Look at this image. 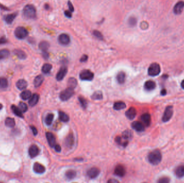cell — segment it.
Segmentation results:
<instances>
[{
    "label": "cell",
    "instance_id": "obj_25",
    "mask_svg": "<svg viewBox=\"0 0 184 183\" xmlns=\"http://www.w3.org/2000/svg\"><path fill=\"white\" fill-rule=\"evenodd\" d=\"M126 108V105L123 102H117L115 103L114 104L113 108L115 110H121L122 109H124Z\"/></svg>",
    "mask_w": 184,
    "mask_h": 183
},
{
    "label": "cell",
    "instance_id": "obj_38",
    "mask_svg": "<svg viewBox=\"0 0 184 183\" xmlns=\"http://www.w3.org/2000/svg\"><path fill=\"white\" fill-rule=\"evenodd\" d=\"M10 55V52L8 49H3L0 50V60L7 58Z\"/></svg>",
    "mask_w": 184,
    "mask_h": 183
},
{
    "label": "cell",
    "instance_id": "obj_4",
    "mask_svg": "<svg viewBox=\"0 0 184 183\" xmlns=\"http://www.w3.org/2000/svg\"><path fill=\"white\" fill-rule=\"evenodd\" d=\"M160 73V67L159 64L153 63L148 69V74L151 76L158 75Z\"/></svg>",
    "mask_w": 184,
    "mask_h": 183
},
{
    "label": "cell",
    "instance_id": "obj_15",
    "mask_svg": "<svg viewBox=\"0 0 184 183\" xmlns=\"http://www.w3.org/2000/svg\"><path fill=\"white\" fill-rule=\"evenodd\" d=\"M184 8V2L180 1L176 4L173 8L174 13L176 15H179L183 11Z\"/></svg>",
    "mask_w": 184,
    "mask_h": 183
},
{
    "label": "cell",
    "instance_id": "obj_30",
    "mask_svg": "<svg viewBox=\"0 0 184 183\" xmlns=\"http://www.w3.org/2000/svg\"><path fill=\"white\" fill-rule=\"evenodd\" d=\"M132 136H133V135H132V131L128 129V130H125V131L123 132L122 137L124 139L129 141V140H131L132 139Z\"/></svg>",
    "mask_w": 184,
    "mask_h": 183
},
{
    "label": "cell",
    "instance_id": "obj_50",
    "mask_svg": "<svg viewBox=\"0 0 184 183\" xmlns=\"http://www.w3.org/2000/svg\"><path fill=\"white\" fill-rule=\"evenodd\" d=\"M7 42V40L4 37H1L0 38V44H5Z\"/></svg>",
    "mask_w": 184,
    "mask_h": 183
},
{
    "label": "cell",
    "instance_id": "obj_11",
    "mask_svg": "<svg viewBox=\"0 0 184 183\" xmlns=\"http://www.w3.org/2000/svg\"><path fill=\"white\" fill-rule=\"evenodd\" d=\"M46 136L50 146L51 147H55L56 144V140L55 136L51 132H47L46 133Z\"/></svg>",
    "mask_w": 184,
    "mask_h": 183
},
{
    "label": "cell",
    "instance_id": "obj_54",
    "mask_svg": "<svg viewBox=\"0 0 184 183\" xmlns=\"http://www.w3.org/2000/svg\"><path fill=\"white\" fill-rule=\"evenodd\" d=\"M107 183H120L118 180H117L116 179H110L108 180Z\"/></svg>",
    "mask_w": 184,
    "mask_h": 183
},
{
    "label": "cell",
    "instance_id": "obj_46",
    "mask_svg": "<svg viewBox=\"0 0 184 183\" xmlns=\"http://www.w3.org/2000/svg\"><path fill=\"white\" fill-rule=\"evenodd\" d=\"M93 33V35L95 37H96L97 38L99 39L100 40H102L104 39L103 35H102V33L100 31H99L97 30H94Z\"/></svg>",
    "mask_w": 184,
    "mask_h": 183
},
{
    "label": "cell",
    "instance_id": "obj_26",
    "mask_svg": "<svg viewBox=\"0 0 184 183\" xmlns=\"http://www.w3.org/2000/svg\"><path fill=\"white\" fill-rule=\"evenodd\" d=\"M74 137L72 134H70L65 140V143L68 147H71L74 144Z\"/></svg>",
    "mask_w": 184,
    "mask_h": 183
},
{
    "label": "cell",
    "instance_id": "obj_24",
    "mask_svg": "<svg viewBox=\"0 0 184 183\" xmlns=\"http://www.w3.org/2000/svg\"><path fill=\"white\" fill-rule=\"evenodd\" d=\"M44 81V77L42 75H38L36 76V78L34 80V85L35 87H39L42 85Z\"/></svg>",
    "mask_w": 184,
    "mask_h": 183
},
{
    "label": "cell",
    "instance_id": "obj_19",
    "mask_svg": "<svg viewBox=\"0 0 184 183\" xmlns=\"http://www.w3.org/2000/svg\"><path fill=\"white\" fill-rule=\"evenodd\" d=\"M141 120L146 126H149L151 123V115L149 113H144L141 116Z\"/></svg>",
    "mask_w": 184,
    "mask_h": 183
},
{
    "label": "cell",
    "instance_id": "obj_39",
    "mask_svg": "<svg viewBox=\"0 0 184 183\" xmlns=\"http://www.w3.org/2000/svg\"><path fill=\"white\" fill-rule=\"evenodd\" d=\"M93 100H101L103 98V95H102V92L100 91H97L95 92L91 97Z\"/></svg>",
    "mask_w": 184,
    "mask_h": 183
},
{
    "label": "cell",
    "instance_id": "obj_41",
    "mask_svg": "<svg viewBox=\"0 0 184 183\" xmlns=\"http://www.w3.org/2000/svg\"><path fill=\"white\" fill-rule=\"evenodd\" d=\"M52 66L51 64H44L43 66L42 67V72L44 73V74H48L49 72L51 71L52 69Z\"/></svg>",
    "mask_w": 184,
    "mask_h": 183
},
{
    "label": "cell",
    "instance_id": "obj_14",
    "mask_svg": "<svg viewBox=\"0 0 184 183\" xmlns=\"http://www.w3.org/2000/svg\"><path fill=\"white\" fill-rule=\"evenodd\" d=\"M58 40L60 44L64 45H68L70 43V36L67 34H61L58 37Z\"/></svg>",
    "mask_w": 184,
    "mask_h": 183
},
{
    "label": "cell",
    "instance_id": "obj_21",
    "mask_svg": "<svg viewBox=\"0 0 184 183\" xmlns=\"http://www.w3.org/2000/svg\"><path fill=\"white\" fill-rule=\"evenodd\" d=\"M39 98H40V96L38 94H33L29 101V104L30 105V106H34L35 105H36L39 100Z\"/></svg>",
    "mask_w": 184,
    "mask_h": 183
},
{
    "label": "cell",
    "instance_id": "obj_48",
    "mask_svg": "<svg viewBox=\"0 0 184 183\" xmlns=\"http://www.w3.org/2000/svg\"><path fill=\"white\" fill-rule=\"evenodd\" d=\"M88 56H87V55H83V56H82V57L81 58V59H80V62H86L88 59Z\"/></svg>",
    "mask_w": 184,
    "mask_h": 183
},
{
    "label": "cell",
    "instance_id": "obj_32",
    "mask_svg": "<svg viewBox=\"0 0 184 183\" xmlns=\"http://www.w3.org/2000/svg\"><path fill=\"white\" fill-rule=\"evenodd\" d=\"M50 47V44L48 41H41L39 44V47L43 52H46V51Z\"/></svg>",
    "mask_w": 184,
    "mask_h": 183
},
{
    "label": "cell",
    "instance_id": "obj_43",
    "mask_svg": "<svg viewBox=\"0 0 184 183\" xmlns=\"http://www.w3.org/2000/svg\"><path fill=\"white\" fill-rule=\"evenodd\" d=\"M170 179L168 177L166 176H162L160 177L157 180V183H170Z\"/></svg>",
    "mask_w": 184,
    "mask_h": 183
},
{
    "label": "cell",
    "instance_id": "obj_20",
    "mask_svg": "<svg viewBox=\"0 0 184 183\" xmlns=\"http://www.w3.org/2000/svg\"><path fill=\"white\" fill-rule=\"evenodd\" d=\"M156 86V83L154 81H151V80L147 81L144 84V88L146 90H148V91L153 90V89H155Z\"/></svg>",
    "mask_w": 184,
    "mask_h": 183
},
{
    "label": "cell",
    "instance_id": "obj_6",
    "mask_svg": "<svg viewBox=\"0 0 184 183\" xmlns=\"http://www.w3.org/2000/svg\"><path fill=\"white\" fill-rule=\"evenodd\" d=\"M15 35L18 39H24L28 35V31L24 27L19 26L15 29Z\"/></svg>",
    "mask_w": 184,
    "mask_h": 183
},
{
    "label": "cell",
    "instance_id": "obj_35",
    "mask_svg": "<svg viewBox=\"0 0 184 183\" xmlns=\"http://www.w3.org/2000/svg\"><path fill=\"white\" fill-rule=\"evenodd\" d=\"M20 97L23 100H27L31 97V92L29 90H24L20 94Z\"/></svg>",
    "mask_w": 184,
    "mask_h": 183
},
{
    "label": "cell",
    "instance_id": "obj_13",
    "mask_svg": "<svg viewBox=\"0 0 184 183\" xmlns=\"http://www.w3.org/2000/svg\"><path fill=\"white\" fill-rule=\"evenodd\" d=\"M33 169L35 172L38 174H42L45 171V167L42 164L38 162L34 163Z\"/></svg>",
    "mask_w": 184,
    "mask_h": 183
},
{
    "label": "cell",
    "instance_id": "obj_29",
    "mask_svg": "<svg viewBox=\"0 0 184 183\" xmlns=\"http://www.w3.org/2000/svg\"><path fill=\"white\" fill-rule=\"evenodd\" d=\"M14 53L19 59L24 60L27 58V54L25 53V52L20 49H15L14 51Z\"/></svg>",
    "mask_w": 184,
    "mask_h": 183
},
{
    "label": "cell",
    "instance_id": "obj_9",
    "mask_svg": "<svg viewBox=\"0 0 184 183\" xmlns=\"http://www.w3.org/2000/svg\"><path fill=\"white\" fill-rule=\"evenodd\" d=\"M40 153L39 148L36 144H32L29 149V154L31 158H34Z\"/></svg>",
    "mask_w": 184,
    "mask_h": 183
},
{
    "label": "cell",
    "instance_id": "obj_10",
    "mask_svg": "<svg viewBox=\"0 0 184 183\" xmlns=\"http://www.w3.org/2000/svg\"><path fill=\"white\" fill-rule=\"evenodd\" d=\"M100 172V170L98 168L93 167L89 169L87 171V176L90 178L94 179L99 175Z\"/></svg>",
    "mask_w": 184,
    "mask_h": 183
},
{
    "label": "cell",
    "instance_id": "obj_47",
    "mask_svg": "<svg viewBox=\"0 0 184 183\" xmlns=\"http://www.w3.org/2000/svg\"><path fill=\"white\" fill-rule=\"evenodd\" d=\"M128 22H129V24L130 26H135L136 25V23H137V20H136V19L135 17H130L129 18Z\"/></svg>",
    "mask_w": 184,
    "mask_h": 183
},
{
    "label": "cell",
    "instance_id": "obj_2",
    "mask_svg": "<svg viewBox=\"0 0 184 183\" xmlns=\"http://www.w3.org/2000/svg\"><path fill=\"white\" fill-rule=\"evenodd\" d=\"M23 14L28 18L34 19L36 17V8L31 4H28L23 9Z\"/></svg>",
    "mask_w": 184,
    "mask_h": 183
},
{
    "label": "cell",
    "instance_id": "obj_52",
    "mask_svg": "<svg viewBox=\"0 0 184 183\" xmlns=\"http://www.w3.org/2000/svg\"><path fill=\"white\" fill-rule=\"evenodd\" d=\"M68 5L69 9H70V11H71V12H74L73 6V5H72V3H71L70 1H69L68 2Z\"/></svg>",
    "mask_w": 184,
    "mask_h": 183
},
{
    "label": "cell",
    "instance_id": "obj_8",
    "mask_svg": "<svg viewBox=\"0 0 184 183\" xmlns=\"http://www.w3.org/2000/svg\"><path fill=\"white\" fill-rule=\"evenodd\" d=\"M114 174L115 175L122 177L124 176L126 174L125 168L122 165H117L115 168Z\"/></svg>",
    "mask_w": 184,
    "mask_h": 183
},
{
    "label": "cell",
    "instance_id": "obj_23",
    "mask_svg": "<svg viewBox=\"0 0 184 183\" xmlns=\"http://www.w3.org/2000/svg\"><path fill=\"white\" fill-rule=\"evenodd\" d=\"M115 141L118 144L121 145L124 147H126L128 145V142H129L128 141L124 139L122 136H116L115 138Z\"/></svg>",
    "mask_w": 184,
    "mask_h": 183
},
{
    "label": "cell",
    "instance_id": "obj_44",
    "mask_svg": "<svg viewBox=\"0 0 184 183\" xmlns=\"http://www.w3.org/2000/svg\"><path fill=\"white\" fill-rule=\"evenodd\" d=\"M78 98H79V100L80 102V104H81L82 108H87V102L86 100H85L84 97H82L81 96L79 97Z\"/></svg>",
    "mask_w": 184,
    "mask_h": 183
},
{
    "label": "cell",
    "instance_id": "obj_17",
    "mask_svg": "<svg viewBox=\"0 0 184 183\" xmlns=\"http://www.w3.org/2000/svg\"><path fill=\"white\" fill-rule=\"evenodd\" d=\"M132 128L137 131H144V126L143 124L140 121H134L132 124Z\"/></svg>",
    "mask_w": 184,
    "mask_h": 183
},
{
    "label": "cell",
    "instance_id": "obj_1",
    "mask_svg": "<svg viewBox=\"0 0 184 183\" xmlns=\"http://www.w3.org/2000/svg\"><path fill=\"white\" fill-rule=\"evenodd\" d=\"M162 159V155L158 149H156L149 154L148 159L149 162L152 165H156L160 163Z\"/></svg>",
    "mask_w": 184,
    "mask_h": 183
},
{
    "label": "cell",
    "instance_id": "obj_3",
    "mask_svg": "<svg viewBox=\"0 0 184 183\" xmlns=\"http://www.w3.org/2000/svg\"><path fill=\"white\" fill-rule=\"evenodd\" d=\"M74 89L71 88H67L61 92L60 94V100L63 101H66L72 97L74 95Z\"/></svg>",
    "mask_w": 184,
    "mask_h": 183
},
{
    "label": "cell",
    "instance_id": "obj_56",
    "mask_svg": "<svg viewBox=\"0 0 184 183\" xmlns=\"http://www.w3.org/2000/svg\"><path fill=\"white\" fill-rule=\"evenodd\" d=\"M167 92L166 90L165 89H163L162 91H161V95H165L166 94Z\"/></svg>",
    "mask_w": 184,
    "mask_h": 183
},
{
    "label": "cell",
    "instance_id": "obj_34",
    "mask_svg": "<svg viewBox=\"0 0 184 183\" xmlns=\"http://www.w3.org/2000/svg\"><path fill=\"white\" fill-rule=\"evenodd\" d=\"M5 124L8 127H14L15 125V121L12 118L8 117L5 120Z\"/></svg>",
    "mask_w": 184,
    "mask_h": 183
},
{
    "label": "cell",
    "instance_id": "obj_18",
    "mask_svg": "<svg viewBox=\"0 0 184 183\" xmlns=\"http://www.w3.org/2000/svg\"><path fill=\"white\" fill-rule=\"evenodd\" d=\"M137 112L136 109L133 107L129 108L125 112V115L129 119H134L136 117Z\"/></svg>",
    "mask_w": 184,
    "mask_h": 183
},
{
    "label": "cell",
    "instance_id": "obj_37",
    "mask_svg": "<svg viewBox=\"0 0 184 183\" xmlns=\"http://www.w3.org/2000/svg\"><path fill=\"white\" fill-rule=\"evenodd\" d=\"M76 171L74 170H68L66 172V177L68 179H73L76 176Z\"/></svg>",
    "mask_w": 184,
    "mask_h": 183
},
{
    "label": "cell",
    "instance_id": "obj_5",
    "mask_svg": "<svg viewBox=\"0 0 184 183\" xmlns=\"http://www.w3.org/2000/svg\"><path fill=\"white\" fill-rule=\"evenodd\" d=\"M94 74L91 71L85 69L80 73V79L82 81H92L94 78Z\"/></svg>",
    "mask_w": 184,
    "mask_h": 183
},
{
    "label": "cell",
    "instance_id": "obj_57",
    "mask_svg": "<svg viewBox=\"0 0 184 183\" xmlns=\"http://www.w3.org/2000/svg\"><path fill=\"white\" fill-rule=\"evenodd\" d=\"M181 87L182 88L184 89V80L182 81V82H181Z\"/></svg>",
    "mask_w": 184,
    "mask_h": 183
},
{
    "label": "cell",
    "instance_id": "obj_51",
    "mask_svg": "<svg viewBox=\"0 0 184 183\" xmlns=\"http://www.w3.org/2000/svg\"><path fill=\"white\" fill-rule=\"evenodd\" d=\"M31 129L32 130V133H33V135L36 136L37 134V133H38V131H37V129H36V128L32 126H31Z\"/></svg>",
    "mask_w": 184,
    "mask_h": 183
},
{
    "label": "cell",
    "instance_id": "obj_28",
    "mask_svg": "<svg viewBox=\"0 0 184 183\" xmlns=\"http://www.w3.org/2000/svg\"><path fill=\"white\" fill-rule=\"evenodd\" d=\"M17 14L16 13H14L12 14H9L5 17V21L7 22V23L8 24H11L12 23V22L15 19L16 16H17Z\"/></svg>",
    "mask_w": 184,
    "mask_h": 183
},
{
    "label": "cell",
    "instance_id": "obj_62",
    "mask_svg": "<svg viewBox=\"0 0 184 183\" xmlns=\"http://www.w3.org/2000/svg\"></svg>",
    "mask_w": 184,
    "mask_h": 183
},
{
    "label": "cell",
    "instance_id": "obj_53",
    "mask_svg": "<svg viewBox=\"0 0 184 183\" xmlns=\"http://www.w3.org/2000/svg\"><path fill=\"white\" fill-rule=\"evenodd\" d=\"M65 15L67 17H69V18H71L72 17V13H71V12L67 11V10L65 12Z\"/></svg>",
    "mask_w": 184,
    "mask_h": 183
},
{
    "label": "cell",
    "instance_id": "obj_60",
    "mask_svg": "<svg viewBox=\"0 0 184 183\" xmlns=\"http://www.w3.org/2000/svg\"><path fill=\"white\" fill-rule=\"evenodd\" d=\"M0 183H2V182H0Z\"/></svg>",
    "mask_w": 184,
    "mask_h": 183
},
{
    "label": "cell",
    "instance_id": "obj_27",
    "mask_svg": "<svg viewBox=\"0 0 184 183\" xmlns=\"http://www.w3.org/2000/svg\"><path fill=\"white\" fill-rule=\"evenodd\" d=\"M116 79L119 83H124L125 81V74L123 72H119L116 76Z\"/></svg>",
    "mask_w": 184,
    "mask_h": 183
},
{
    "label": "cell",
    "instance_id": "obj_61",
    "mask_svg": "<svg viewBox=\"0 0 184 183\" xmlns=\"http://www.w3.org/2000/svg\"></svg>",
    "mask_w": 184,
    "mask_h": 183
},
{
    "label": "cell",
    "instance_id": "obj_45",
    "mask_svg": "<svg viewBox=\"0 0 184 183\" xmlns=\"http://www.w3.org/2000/svg\"><path fill=\"white\" fill-rule=\"evenodd\" d=\"M18 108L20 109L22 112H25L28 110V106L23 102H20L18 105Z\"/></svg>",
    "mask_w": 184,
    "mask_h": 183
},
{
    "label": "cell",
    "instance_id": "obj_16",
    "mask_svg": "<svg viewBox=\"0 0 184 183\" xmlns=\"http://www.w3.org/2000/svg\"><path fill=\"white\" fill-rule=\"evenodd\" d=\"M174 174L178 178H183L184 177V165H179L176 168Z\"/></svg>",
    "mask_w": 184,
    "mask_h": 183
},
{
    "label": "cell",
    "instance_id": "obj_12",
    "mask_svg": "<svg viewBox=\"0 0 184 183\" xmlns=\"http://www.w3.org/2000/svg\"><path fill=\"white\" fill-rule=\"evenodd\" d=\"M67 73V68L65 66H63L60 68V70L58 72L56 75L57 80L59 81L63 80L65 75Z\"/></svg>",
    "mask_w": 184,
    "mask_h": 183
},
{
    "label": "cell",
    "instance_id": "obj_55",
    "mask_svg": "<svg viewBox=\"0 0 184 183\" xmlns=\"http://www.w3.org/2000/svg\"><path fill=\"white\" fill-rule=\"evenodd\" d=\"M43 57H44L45 59H48V53L47 52H43Z\"/></svg>",
    "mask_w": 184,
    "mask_h": 183
},
{
    "label": "cell",
    "instance_id": "obj_33",
    "mask_svg": "<svg viewBox=\"0 0 184 183\" xmlns=\"http://www.w3.org/2000/svg\"><path fill=\"white\" fill-rule=\"evenodd\" d=\"M12 112H14V113L15 115L18 116V117H20V118H23V115L22 114V112L20 111V109L19 108L17 107L15 105H12Z\"/></svg>",
    "mask_w": 184,
    "mask_h": 183
},
{
    "label": "cell",
    "instance_id": "obj_7",
    "mask_svg": "<svg viewBox=\"0 0 184 183\" xmlns=\"http://www.w3.org/2000/svg\"><path fill=\"white\" fill-rule=\"evenodd\" d=\"M173 113V110L172 106H168V107H166L162 118L163 121L164 123L168 121L172 118Z\"/></svg>",
    "mask_w": 184,
    "mask_h": 183
},
{
    "label": "cell",
    "instance_id": "obj_22",
    "mask_svg": "<svg viewBox=\"0 0 184 183\" xmlns=\"http://www.w3.org/2000/svg\"><path fill=\"white\" fill-rule=\"evenodd\" d=\"M27 86H28L27 82L24 80H18L16 83L17 88L21 90L25 89L27 87Z\"/></svg>",
    "mask_w": 184,
    "mask_h": 183
},
{
    "label": "cell",
    "instance_id": "obj_36",
    "mask_svg": "<svg viewBox=\"0 0 184 183\" xmlns=\"http://www.w3.org/2000/svg\"><path fill=\"white\" fill-rule=\"evenodd\" d=\"M77 80L73 78V77H71L69 79L68 81V88H72L73 89L76 88L77 85Z\"/></svg>",
    "mask_w": 184,
    "mask_h": 183
},
{
    "label": "cell",
    "instance_id": "obj_58",
    "mask_svg": "<svg viewBox=\"0 0 184 183\" xmlns=\"http://www.w3.org/2000/svg\"><path fill=\"white\" fill-rule=\"evenodd\" d=\"M45 8L46 9H49V5H48V4H45Z\"/></svg>",
    "mask_w": 184,
    "mask_h": 183
},
{
    "label": "cell",
    "instance_id": "obj_49",
    "mask_svg": "<svg viewBox=\"0 0 184 183\" xmlns=\"http://www.w3.org/2000/svg\"><path fill=\"white\" fill-rule=\"evenodd\" d=\"M55 149L58 152H59L61 150V148L60 145L59 144H56V146H55Z\"/></svg>",
    "mask_w": 184,
    "mask_h": 183
},
{
    "label": "cell",
    "instance_id": "obj_42",
    "mask_svg": "<svg viewBox=\"0 0 184 183\" xmlns=\"http://www.w3.org/2000/svg\"><path fill=\"white\" fill-rule=\"evenodd\" d=\"M8 85V80L4 77H0V88H6Z\"/></svg>",
    "mask_w": 184,
    "mask_h": 183
},
{
    "label": "cell",
    "instance_id": "obj_31",
    "mask_svg": "<svg viewBox=\"0 0 184 183\" xmlns=\"http://www.w3.org/2000/svg\"><path fill=\"white\" fill-rule=\"evenodd\" d=\"M59 118L61 121L64 123L68 122L70 120L69 116L66 113H65V112L63 111L59 112Z\"/></svg>",
    "mask_w": 184,
    "mask_h": 183
},
{
    "label": "cell",
    "instance_id": "obj_40",
    "mask_svg": "<svg viewBox=\"0 0 184 183\" xmlns=\"http://www.w3.org/2000/svg\"><path fill=\"white\" fill-rule=\"evenodd\" d=\"M53 118H54V115L52 113H49L46 115V117L45 118V123L48 126H50L52 123Z\"/></svg>",
    "mask_w": 184,
    "mask_h": 183
},
{
    "label": "cell",
    "instance_id": "obj_59",
    "mask_svg": "<svg viewBox=\"0 0 184 183\" xmlns=\"http://www.w3.org/2000/svg\"><path fill=\"white\" fill-rule=\"evenodd\" d=\"M2 108H3V105L1 104H0V110Z\"/></svg>",
    "mask_w": 184,
    "mask_h": 183
}]
</instances>
